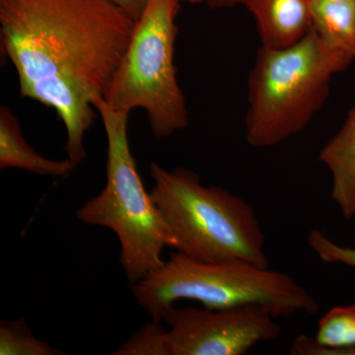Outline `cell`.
Returning a JSON list of instances; mask_svg holds the SVG:
<instances>
[{"label":"cell","instance_id":"4","mask_svg":"<svg viewBox=\"0 0 355 355\" xmlns=\"http://www.w3.org/2000/svg\"><path fill=\"white\" fill-rule=\"evenodd\" d=\"M132 291L156 323L179 300L197 301L207 309L257 305L277 319L319 309L316 298L286 273L246 261L205 263L179 252L132 284Z\"/></svg>","mask_w":355,"mask_h":355},{"label":"cell","instance_id":"10","mask_svg":"<svg viewBox=\"0 0 355 355\" xmlns=\"http://www.w3.org/2000/svg\"><path fill=\"white\" fill-rule=\"evenodd\" d=\"M0 168H15L33 174L55 178L67 177L76 166L69 160L44 157L27 141L21 132L19 121L8 107L0 108Z\"/></svg>","mask_w":355,"mask_h":355},{"label":"cell","instance_id":"14","mask_svg":"<svg viewBox=\"0 0 355 355\" xmlns=\"http://www.w3.org/2000/svg\"><path fill=\"white\" fill-rule=\"evenodd\" d=\"M111 354L171 355L169 330H165L160 323L153 321L142 327Z\"/></svg>","mask_w":355,"mask_h":355},{"label":"cell","instance_id":"7","mask_svg":"<svg viewBox=\"0 0 355 355\" xmlns=\"http://www.w3.org/2000/svg\"><path fill=\"white\" fill-rule=\"evenodd\" d=\"M263 307L226 309L168 308L171 355H244L258 343L275 340L280 326Z\"/></svg>","mask_w":355,"mask_h":355},{"label":"cell","instance_id":"6","mask_svg":"<svg viewBox=\"0 0 355 355\" xmlns=\"http://www.w3.org/2000/svg\"><path fill=\"white\" fill-rule=\"evenodd\" d=\"M182 0H149L104 97L107 106L130 114L146 112L157 139L189 125L186 98L174 62L178 13Z\"/></svg>","mask_w":355,"mask_h":355},{"label":"cell","instance_id":"8","mask_svg":"<svg viewBox=\"0 0 355 355\" xmlns=\"http://www.w3.org/2000/svg\"><path fill=\"white\" fill-rule=\"evenodd\" d=\"M244 6L256 21L263 48H288L312 29L310 0H246Z\"/></svg>","mask_w":355,"mask_h":355},{"label":"cell","instance_id":"18","mask_svg":"<svg viewBox=\"0 0 355 355\" xmlns=\"http://www.w3.org/2000/svg\"><path fill=\"white\" fill-rule=\"evenodd\" d=\"M183 2H188V3L197 4L200 3V0H182Z\"/></svg>","mask_w":355,"mask_h":355},{"label":"cell","instance_id":"5","mask_svg":"<svg viewBox=\"0 0 355 355\" xmlns=\"http://www.w3.org/2000/svg\"><path fill=\"white\" fill-rule=\"evenodd\" d=\"M107 137L106 184L99 195L77 209L83 223L113 231L121 245L120 261L130 284L163 265L171 232L142 183L128 137L130 114L114 111L104 100L95 103Z\"/></svg>","mask_w":355,"mask_h":355},{"label":"cell","instance_id":"11","mask_svg":"<svg viewBox=\"0 0 355 355\" xmlns=\"http://www.w3.org/2000/svg\"><path fill=\"white\" fill-rule=\"evenodd\" d=\"M293 355H355V305L331 308L318 323L314 336H300Z\"/></svg>","mask_w":355,"mask_h":355},{"label":"cell","instance_id":"13","mask_svg":"<svg viewBox=\"0 0 355 355\" xmlns=\"http://www.w3.org/2000/svg\"><path fill=\"white\" fill-rule=\"evenodd\" d=\"M62 350L33 336L23 318L0 322V355H60Z\"/></svg>","mask_w":355,"mask_h":355},{"label":"cell","instance_id":"1","mask_svg":"<svg viewBox=\"0 0 355 355\" xmlns=\"http://www.w3.org/2000/svg\"><path fill=\"white\" fill-rule=\"evenodd\" d=\"M135 22L110 0H0L2 50L20 96L55 110L74 165L84 137L127 51Z\"/></svg>","mask_w":355,"mask_h":355},{"label":"cell","instance_id":"12","mask_svg":"<svg viewBox=\"0 0 355 355\" xmlns=\"http://www.w3.org/2000/svg\"><path fill=\"white\" fill-rule=\"evenodd\" d=\"M312 29L334 50L355 60V0H310Z\"/></svg>","mask_w":355,"mask_h":355},{"label":"cell","instance_id":"2","mask_svg":"<svg viewBox=\"0 0 355 355\" xmlns=\"http://www.w3.org/2000/svg\"><path fill=\"white\" fill-rule=\"evenodd\" d=\"M352 64L313 29L288 48L261 46L248 77V144L268 148L302 132L328 100L333 77Z\"/></svg>","mask_w":355,"mask_h":355},{"label":"cell","instance_id":"3","mask_svg":"<svg viewBox=\"0 0 355 355\" xmlns=\"http://www.w3.org/2000/svg\"><path fill=\"white\" fill-rule=\"evenodd\" d=\"M151 197L179 253L205 263L246 261L268 266L265 234L251 205L220 187L205 186L197 173L153 162Z\"/></svg>","mask_w":355,"mask_h":355},{"label":"cell","instance_id":"16","mask_svg":"<svg viewBox=\"0 0 355 355\" xmlns=\"http://www.w3.org/2000/svg\"><path fill=\"white\" fill-rule=\"evenodd\" d=\"M110 1L119 7L135 22L141 17L149 3V0H110Z\"/></svg>","mask_w":355,"mask_h":355},{"label":"cell","instance_id":"17","mask_svg":"<svg viewBox=\"0 0 355 355\" xmlns=\"http://www.w3.org/2000/svg\"><path fill=\"white\" fill-rule=\"evenodd\" d=\"M246 0H200V3L207 4L211 8H232V7L244 4Z\"/></svg>","mask_w":355,"mask_h":355},{"label":"cell","instance_id":"9","mask_svg":"<svg viewBox=\"0 0 355 355\" xmlns=\"http://www.w3.org/2000/svg\"><path fill=\"white\" fill-rule=\"evenodd\" d=\"M320 162L331 176V198L343 216L355 217V106L338 132L321 149Z\"/></svg>","mask_w":355,"mask_h":355},{"label":"cell","instance_id":"15","mask_svg":"<svg viewBox=\"0 0 355 355\" xmlns=\"http://www.w3.org/2000/svg\"><path fill=\"white\" fill-rule=\"evenodd\" d=\"M308 244L323 263L355 268V248L336 244L321 230L312 229L310 231Z\"/></svg>","mask_w":355,"mask_h":355}]
</instances>
